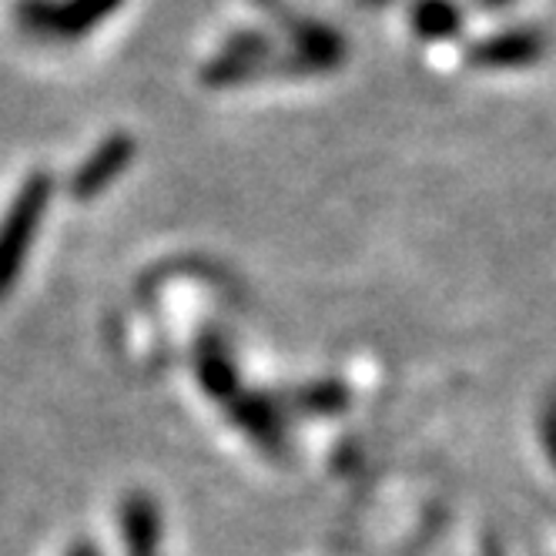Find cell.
Listing matches in <instances>:
<instances>
[{
	"mask_svg": "<svg viewBox=\"0 0 556 556\" xmlns=\"http://www.w3.org/2000/svg\"><path fill=\"white\" fill-rule=\"evenodd\" d=\"M275 64H282V74H289L286 61L275 54L271 37L255 34V30H242V34L228 37L225 48L208 61L202 77L215 88L245 85V81H255V77H265Z\"/></svg>",
	"mask_w": 556,
	"mask_h": 556,
	"instance_id": "4",
	"label": "cell"
},
{
	"mask_svg": "<svg viewBox=\"0 0 556 556\" xmlns=\"http://www.w3.org/2000/svg\"><path fill=\"white\" fill-rule=\"evenodd\" d=\"M409 24L422 41H450L463 30V11L456 0H416Z\"/></svg>",
	"mask_w": 556,
	"mask_h": 556,
	"instance_id": "7",
	"label": "cell"
},
{
	"mask_svg": "<svg viewBox=\"0 0 556 556\" xmlns=\"http://www.w3.org/2000/svg\"><path fill=\"white\" fill-rule=\"evenodd\" d=\"M255 4L278 11V24L289 27V64L295 74H319L336 71L345 61V41L329 24L295 17L289 8L282 11V0H255Z\"/></svg>",
	"mask_w": 556,
	"mask_h": 556,
	"instance_id": "3",
	"label": "cell"
},
{
	"mask_svg": "<svg viewBox=\"0 0 556 556\" xmlns=\"http://www.w3.org/2000/svg\"><path fill=\"white\" fill-rule=\"evenodd\" d=\"M483 4H486V8H496V11H500V8H509L513 0H483Z\"/></svg>",
	"mask_w": 556,
	"mask_h": 556,
	"instance_id": "10",
	"label": "cell"
},
{
	"mask_svg": "<svg viewBox=\"0 0 556 556\" xmlns=\"http://www.w3.org/2000/svg\"><path fill=\"white\" fill-rule=\"evenodd\" d=\"M125 536H128V546H131V556H154V546H157V516H154V506L141 496H135L128 506H125Z\"/></svg>",
	"mask_w": 556,
	"mask_h": 556,
	"instance_id": "8",
	"label": "cell"
},
{
	"mask_svg": "<svg viewBox=\"0 0 556 556\" xmlns=\"http://www.w3.org/2000/svg\"><path fill=\"white\" fill-rule=\"evenodd\" d=\"M51 175L48 172H34L21 191L14 194V202L0 222V299H4L17 275L30 255V245L37 238V228H41L45 215H48V205H51Z\"/></svg>",
	"mask_w": 556,
	"mask_h": 556,
	"instance_id": "2",
	"label": "cell"
},
{
	"mask_svg": "<svg viewBox=\"0 0 556 556\" xmlns=\"http://www.w3.org/2000/svg\"><path fill=\"white\" fill-rule=\"evenodd\" d=\"M369 4H382V0H369Z\"/></svg>",
	"mask_w": 556,
	"mask_h": 556,
	"instance_id": "11",
	"label": "cell"
},
{
	"mask_svg": "<svg viewBox=\"0 0 556 556\" xmlns=\"http://www.w3.org/2000/svg\"><path fill=\"white\" fill-rule=\"evenodd\" d=\"M135 162V141L128 135H111L104 138L85 162L81 168L74 172V181H71V191L74 198H81V202H88V198L101 194L104 188L114 185V178L128 172V165Z\"/></svg>",
	"mask_w": 556,
	"mask_h": 556,
	"instance_id": "6",
	"label": "cell"
},
{
	"mask_svg": "<svg viewBox=\"0 0 556 556\" xmlns=\"http://www.w3.org/2000/svg\"><path fill=\"white\" fill-rule=\"evenodd\" d=\"M546 54V34L540 27H506L469 48V64L480 71H520Z\"/></svg>",
	"mask_w": 556,
	"mask_h": 556,
	"instance_id": "5",
	"label": "cell"
},
{
	"mask_svg": "<svg viewBox=\"0 0 556 556\" xmlns=\"http://www.w3.org/2000/svg\"><path fill=\"white\" fill-rule=\"evenodd\" d=\"M67 556H101V549H98V546H91V543H81V546H74Z\"/></svg>",
	"mask_w": 556,
	"mask_h": 556,
	"instance_id": "9",
	"label": "cell"
},
{
	"mask_svg": "<svg viewBox=\"0 0 556 556\" xmlns=\"http://www.w3.org/2000/svg\"><path fill=\"white\" fill-rule=\"evenodd\" d=\"M125 0H17L14 24L37 45L67 48L104 27Z\"/></svg>",
	"mask_w": 556,
	"mask_h": 556,
	"instance_id": "1",
	"label": "cell"
}]
</instances>
